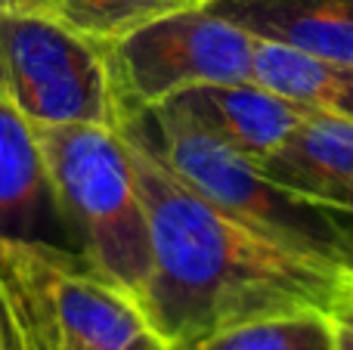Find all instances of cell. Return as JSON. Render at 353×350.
Segmentation results:
<instances>
[{
	"label": "cell",
	"mask_w": 353,
	"mask_h": 350,
	"mask_svg": "<svg viewBox=\"0 0 353 350\" xmlns=\"http://www.w3.org/2000/svg\"><path fill=\"white\" fill-rule=\"evenodd\" d=\"M282 189L329 211H353V121L310 112L263 161Z\"/></svg>",
	"instance_id": "cell-9"
},
{
	"label": "cell",
	"mask_w": 353,
	"mask_h": 350,
	"mask_svg": "<svg viewBox=\"0 0 353 350\" xmlns=\"http://www.w3.org/2000/svg\"><path fill=\"white\" fill-rule=\"evenodd\" d=\"M0 87L34 127H121L109 50L53 16H0Z\"/></svg>",
	"instance_id": "cell-4"
},
{
	"label": "cell",
	"mask_w": 353,
	"mask_h": 350,
	"mask_svg": "<svg viewBox=\"0 0 353 350\" xmlns=\"http://www.w3.org/2000/svg\"><path fill=\"white\" fill-rule=\"evenodd\" d=\"M236 152L263 161L310 112L254 81L199 84L165 99Z\"/></svg>",
	"instance_id": "cell-8"
},
{
	"label": "cell",
	"mask_w": 353,
	"mask_h": 350,
	"mask_svg": "<svg viewBox=\"0 0 353 350\" xmlns=\"http://www.w3.org/2000/svg\"><path fill=\"white\" fill-rule=\"evenodd\" d=\"M37 136L81 258L140 301L152 276V245L121 130L65 124L37 127Z\"/></svg>",
	"instance_id": "cell-3"
},
{
	"label": "cell",
	"mask_w": 353,
	"mask_h": 350,
	"mask_svg": "<svg viewBox=\"0 0 353 350\" xmlns=\"http://www.w3.org/2000/svg\"><path fill=\"white\" fill-rule=\"evenodd\" d=\"M254 41L353 65V0H205Z\"/></svg>",
	"instance_id": "cell-10"
},
{
	"label": "cell",
	"mask_w": 353,
	"mask_h": 350,
	"mask_svg": "<svg viewBox=\"0 0 353 350\" xmlns=\"http://www.w3.org/2000/svg\"><path fill=\"white\" fill-rule=\"evenodd\" d=\"M6 264H10V260H6ZM10 273H12V267H10ZM12 282H16V276H12ZM16 295H19V310H22V350H50L47 338H43V332L37 329L34 316H31L28 304H25L22 291H19V282H16Z\"/></svg>",
	"instance_id": "cell-17"
},
{
	"label": "cell",
	"mask_w": 353,
	"mask_h": 350,
	"mask_svg": "<svg viewBox=\"0 0 353 350\" xmlns=\"http://www.w3.org/2000/svg\"><path fill=\"white\" fill-rule=\"evenodd\" d=\"M65 0H0V16H53L62 19Z\"/></svg>",
	"instance_id": "cell-16"
},
{
	"label": "cell",
	"mask_w": 353,
	"mask_h": 350,
	"mask_svg": "<svg viewBox=\"0 0 353 350\" xmlns=\"http://www.w3.org/2000/svg\"><path fill=\"white\" fill-rule=\"evenodd\" d=\"M0 350H22V310L3 245H0Z\"/></svg>",
	"instance_id": "cell-14"
},
{
	"label": "cell",
	"mask_w": 353,
	"mask_h": 350,
	"mask_svg": "<svg viewBox=\"0 0 353 350\" xmlns=\"http://www.w3.org/2000/svg\"><path fill=\"white\" fill-rule=\"evenodd\" d=\"M325 313H329L335 350H353V279L344 285V291L332 301V307Z\"/></svg>",
	"instance_id": "cell-15"
},
{
	"label": "cell",
	"mask_w": 353,
	"mask_h": 350,
	"mask_svg": "<svg viewBox=\"0 0 353 350\" xmlns=\"http://www.w3.org/2000/svg\"><path fill=\"white\" fill-rule=\"evenodd\" d=\"M0 242L53 248L78 254L81 248L62 214L37 127L16 109L0 87Z\"/></svg>",
	"instance_id": "cell-7"
},
{
	"label": "cell",
	"mask_w": 353,
	"mask_h": 350,
	"mask_svg": "<svg viewBox=\"0 0 353 350\" xmlns=\"http://www.w3.org/2000/svg\"><path fill=\"white\" fill-rule=\"evenodd\" d=\"M50 350H174L134 295L84 258L0 242Z\"/></svg>",
	"instance_id": "cell-6"
},
{
	"label": "cell",
	"mask_w": 353,
	"mask_h": 350,
	"mask_svg": "<svg viewBox=\"0 0 353 350\" xmlns=\"http://www.w3.org/2000/svg\"><path fill=\"white\" fill-rule=\"evenodd\" d=\"M121 124H130L189 189L232 220L301 258L353 273V254L338 229L335 211L282 189L254 158L226 146L186 112L171 103H159L128 115Z\"/></svg>",
	"instance_id": "cell-2"
},
{
	"label": "cell",
	"mask_w": 353,
	"mask_h": 350,
	"mask_svg": "<svg viewBox=\"0 0 353 350\" xmlns=\"http://www.w3.org/2000/svg\"><path fill=\"white\" fill-rule=\"evenodd\" d=\"M143 192L152 276L140 298L155 332L176 350L236 322L329 310L353 273L279 248L189 189L130 124H121Z\"/></svg>",
	"instance_id": "cell-1"
},
{
	"label": "cell",
	"mask_w": 353,
	"mask_h": 350,
	"mask_svg": "<svg viewBox=\"0 0 353 350\" xmlns=\"http://www.w3.org/2000/svg\"><path fill=\"white\" fill-rule=\"evenodd\" d=\"M257 41L205 3L183 6L109 43L124 118L199 84L251 81Z\"/></svg>",
	"instance_id": "cell-5"
},
{
	"label": "cell",
	"mask_w": 353,
	"mask_h": 350,
	"mask_svg": "<svg viewBox=\"0 0 353 350\" xmlns=\"http://www.w3.org/2000/svg\"><path fill=\"white\" fill-rule=\"evenodd\" d=\"M251 81L304 105L307 112L353 121V65L347 62L319 59L279 43L257 41Z\"/></svg>",
	"instance_id": "cell-11"
},
{
	"label": "cell",
	"mask_w": 353,
	"mask_h": 350,
	"mask_svg": "<svg viewBox=\"0 0 353 350\" xmlns=\"http://www.w3.org/2000/svg\"><path fill=\"white\" fill-rule=\"evenodd\" d=\"M186 350H335L325 310H292L236 322Z\"/></svg>",
	"instance_id": "cell-12"
},
{
	"label": "cell",
	"mask_w": 353,
	"mask_h": 350,
	"mask_svg": "<svg viewBox=\"0 0 353 350\" xmlns=\"http://www.w3.org/2000/svg\"><path fill=\"white\" fill-rule=\"evenodd\" d=\"M195 3H205V0H65L62 22L90 41L109 47L130 31Z\"/></svg>",
	"instance_id": "cell-13"
},
{
	"label": "cell",
	"mask_w": 353,
	"mask_h": 350,
	"mask_svg": "<svg viewBox=\"0 0 353 350\" xmlns=\"http://www.w3.org/2000/svg\"><path fill=\"white\" fill-rule=\"evenodd\" d=\"M335 220H338V229L344 233L350 245V254H353V211H335Z\"/></svg>",
	"instance_id": "cell-18"
},
{
	"label": "cell",
	"mask_w": 353,
	"mask_h": 350,
	"mask_svg": "<svg viewBox=\"0 0 353 350\" xmlns=\"http://www.w3.org/2000/svg\"><path fill=\"white\" fill-rule=\"evenodd\" d=\"M174 350H176V347H174Z\"/></svg>",
	"instance_id": "cell-19"
}]
</instances>
